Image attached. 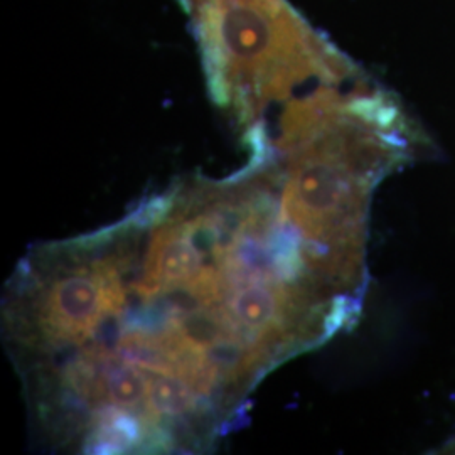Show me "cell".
I'll list each match as a JSON object with an SVG mask.
<instances>
[{
	"label": "cell",
	"mask_w": 455,
	"mask_h": 455,
	"mask_svg": "<svg viewBox=\"0 0 455 455\" xmlns=\"http://www.w3.org/2000/svg\"><path fill=\"white\" fill-rule=\"evenodd\" d=\"M196 22L212 98L233 103L242 122L270 100L353 69L283 0H208Z\"/></svg>",
	"instance_id": "obj_1"
},
{
	"label": "cell",
	"mask_w": 455,
	"mask_h": 455,
	"mask_svg": "<svg viewBox=\"0 0 455 455\" xmlns=\"http://www.w3.org/2000/svg\"><path fill=\"white\" fill-rule=\"evenodd\" d=\"M105 302V280L100 274H73L56 282L48 292V327L82 339L93 327Z\"/></svg>",
	"instance_id": "obj_2"
},
{
	"label": "cell",
	"mask_w": 455,
	"mask_h": 455,
	"mask_svg": "<svg viewBox=\"0 0 455 455\" xmlns=\"http://www.w3.org/2000/svg\"><path fill=\"white\" fill-rule=\"evenodd\" d=\"M147 422H154L156 415L178 417L195 410L196 398L191 387L178 376L148 378L147 388Z\"/></svg>",
	"instance_id": "obj_3"
},
{
	"label": "cell",
	"mask_w": 455,
	"mask_h": 455,
	"mask_svg": "<svg viewBox=\"0 0 455 455\" xmlns=\"http://www.w3.org/2000/svg\"><path fill=\"white\" fill-rule=\"evenodd\" d=\"M147 381L148 378L133 364H114L101 379V398H108L116 408L139 410L147 398Z\"/></svg>",
	"instance_id": "obj_4"
},
{
	"label": "cell",
	"mask_w": 455,
	"mask_h": 455,
	"mask_svg": "<svg viewBox=\"0 0 455 455\" xmlns=\"http://www.w3.org/2000/svg\"><path fill=\"white\" fill-rule=\"evenodd\" d=\"M206 2H208V0H184V5H186V9H188L193 16H197L199 11L204 7Z\"/></svg>",
	"instance_id": "obj_5"
},
{
	"label": "cell",
	"mask_w": 455,
	"mask_h": 455,
	"mask_svg": "<svg viewBox=\"0 0 455 455\" xmlns=\"http://www.w3.org/2000/svg\"><path fill=\"white\" fill-rule=\"evenodd\" d=\"M442 452H449V454H455V435L447 440L443 445H442Z\"/></svg>",
	"instance_id": "obj_6"
}]
</instances>
